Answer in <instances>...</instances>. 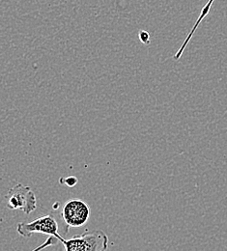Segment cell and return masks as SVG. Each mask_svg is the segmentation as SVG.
Instances as JSON below:
<instances>
[{
	"label": "cell",
	"mask_w": 227,
	"mask_h": 251,
	"mask_svg": "<svg viewBox=\"0 0 227 251\" xmlns=\"http://www.w3.org/2000/svg\"><path fill=\"white\" fill-rule=\"evenodd\" d=\"M58 222L52 215L44 216L30 222H19L17 232L24 238H29L33 234H44L62 242L63 238L58 233Z\"/></svg>",
	"instance_id": "obj_2"
},
{
	"label": "cell",
	"mask_w": 227,
	"mask_h": 251,
	"mask_svg": "<svg viewBox=\"0 0 227 251\" xmlns=\"http://www.w3.org/2000/svg\"><path fill=\"white\" fill-rule=\"evenodd\" d=\"M59 182H60L61 185L63 184V185H66L69 188H74V187L76 186L78 180L75 176H69V177H66V178H61L59 180Z\"/></svg>",
	"instance_id": "obj_6"
},
{
	"label": "cell",
	"mask_w": 227,
	"mask_h": 251,
	"mask_svg": "<svg viewBox=\"0 0 227 251\" xmlns=\"http://www.w3.org/2000/svg\"><path fill=\"white\" fill-rule=\"evenodd\" d=\"M61 217L67 227L79 228L87 223L90 218V208L80 199H70L63 205Z\"/></svg>",
	"instance_id": "obj_4"
},
{
	"label": "cell",
	"mask_w": 227,
	"mask_h": 251,
	"mask_svg": "<svg viewBox=\"0 0 227 251\" xmlns=\"http://www.w3.org/2000/svg\"><path fill=\"white\" fill-rule=\"evenodd\" d=\"M65 251H106L108 249V236L102 230L85 231L75 235L71 239L61 242Z\"/></svg>",
	"instance_id": "obj_1"
},
{
	"label": "cell",
	"mask_w": 227,
	"mask_h": 251,
	"mask_svg": "<svg viewBox=\"0 0 227 251\" xmlns=\"http://www.w3.org/2000/svg\"><path fill=\"white\" fill-rule=\"evenodd\" d=\"M138 38L140 40V42L144 45H149L150 44V34L149 32L145 31V30H140L138 33Z\"/></svg>",
	"instance_id": "obj_7"
},
{
	"label": "cell",
	"mask_w": 227,
	"mask_h": 251,
	"mask_svg": "<svg viewBox=\"0 0 227 251\" xmlns=\"http://www.w3.org/2000/svg\"><path fill=\"white\" fill-rule=\"evenodd\" d=\"M10 210H20L29 215L37 209V197L31 188L21 183L16 184L5 196Z\"/></svg>",
	"instance_id": "obj_3"
},
{
	"label": "cell",
	"mask_w": 227,
	"mask_h": 251,
	"mask_svg": "<svg viewBox=\"0 0 227 251\" xmlns=\"http://www.w3.org/2000/svg\"><path fill=\"white\" fill-rule=\"evenodd\" d=\"M213 1L214 0H210L208 3H207V5L203 8V10H202V13H201V16L199 17V19H198V21H197V23H196V25H195V27H194V29L192 30V32L190 33V35L188 36V38L186 39V41H185V44L183 45V47L179 50V51H178V53L177 54H175V56H174V58H175V60H178L179 58H180V56L183 54V51H184V49L186 48V46H187V44H188V42L191 40V38H192V36L194 35V32H195V29L197 28V26H198V25H199V23L202 21V19H203V17H205L207 14H208V12H209V10H210V6H211V3H213Z\"/></svg>",
	"instance_id": "obj_5"
}]
</instances>
